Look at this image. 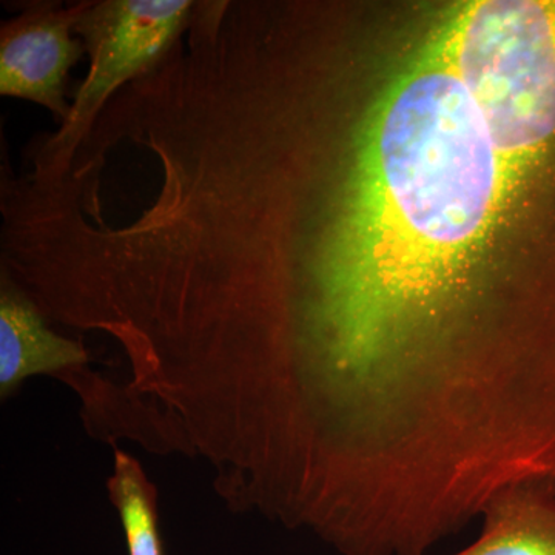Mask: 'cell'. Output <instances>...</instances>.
I'll use <instances>...</instances> for the list:
<instances>
[{
  "label": "cell",
  "instance_id": "cell-1",
  "mask_svg": "<svg viewBox=\"0 0 555 555\" xmlns=\"http://www.w3.org/2000/svg\"><path fill=\"white\" fill-rule=\"evenodd\" d=\"M427 50L483 120L514 198L555 175V0H473Z\"/></svg>",
  "mask_w": 555,
  "mask_h": 555
},
{
  "label": "cell",
  "instance_id": "cell-2",
  "mask_svg": "<svg viewBox=\"0 0 555 555\" xmlns=\"http://www.w3.org/2000/svg\"><path fill=\"white\" fill-rule=\"evenodd\" d=\"M196 2L189 0H105L87 2L76 33L90 57L67 119L38 145L30 179L54 181L67 170L94 120L122 87L144 75L188 30Z\"/></svg>",
  "mask_w": 555,
  "mask_h": 555
},
{
  "label": "cell",
  "instance_id": "cell-3",
  "mask_svg": "<svg viewBox=\"0 0 555 555\" xmlns=\"http://www.w3.org/2000/svg\"><path fill=\"white\" fill-rule=\"evenodd\" d=\"M86 7L33 5L3 22L0 33V93L49 108L60 126L69 113L68 72L86 54L82 40L73 38Z\"/></svg>",
  "mask_w": 555,
  "mask_h": 555
},
{
  "label": "cell",
  "instance_id": "cell-4",
  "mask_svg": "<svg viewBox=\"0 0 555 555\" xmlns=\"http://www.w3.org/2000/svg\"><path fill=\"white\" fill-rule=\"evenodd\" d=\"M480 517V537L452 555H555V478H526L499 489Z\"/></svg>",
  "mask_w": 555,
  "mask_h": 555
},
{
  "label": "cell",
  "instance_id": "cell-5",
  "mask_svg": "<svg viewBox=\"0 0 555 555\" xmlns=\"http://www.w3.org/2000/svg\"><path fill=\"white\" fill-rule=\"evenodd\" d=\"M86 349L51 331L38 306L2 281L0 294V393L9 397L25 378L87 363Z\"/></svg>",
  "mask_w": 555,
  "mask_h": 555
},
{
  "label": "cell",
  "instance_id": "cell-6",
  "mask_svg": "<svg viewBox=\"0 0 555 555\" xmlns=\"http://www.w3.org/2000/svg\"><path fill=\"white\" fill-rule=\"evenodd\" d=\"M108 489L122 521L129 555H163L155 489L133 456L116 452Z\"/></svg>",
  "mask_w": 555,
  "mask_h": 555
}]
</instances>
